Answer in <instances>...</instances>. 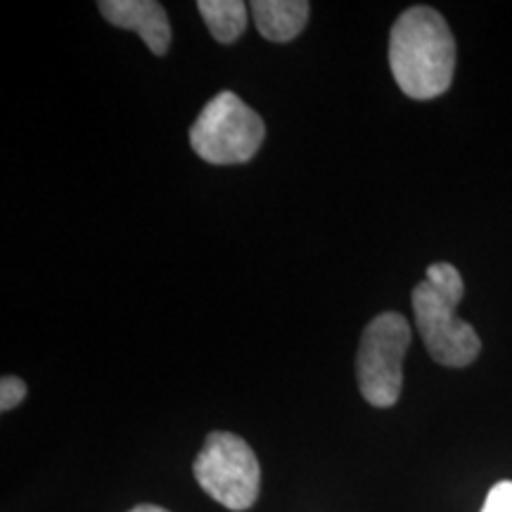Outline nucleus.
<instances>
[{
  "label": "nucleus",
  "mask_w": 512,
  "mask_h": 512,
  "mask_svg": "<svg viewBox=\"0 0 512 512\" xmlns=\"http://www.w3.org/2000/svg\"><path fill=\"white\" fill-rule=\"evenodd\" d=\"M389 67L408 98L446 93L456 72V41L446 19L427 5L403 12L389 34Z\"/></svg>",
  "instance_id": "obj_1"
},
{
  "label": "nucleus",
  "mask_w": 512,
  "mask_h": 512,
  "mask_svg": "<svg viewBox=\"0 0 512 512\" xmlns=\"http://www.w3.org/2000/svg\"><path fill=\"white\" fill-rule=\"evenodd\" d=\"M465 297L463 275L453 264H432L413 290L415 325L434 361L446 368H465L482 351V339L470 323L458 318Z\"/></svg>",
  "instance_id": "obj_2"
},
{
  "label": "nucleus",
  "mask_w": 512,
  "mask_h": 512,
  "mask_svg": "<svg viewBox=\"0 0 512 512\" xmlns=\"http://www.w3.org/2000/svg\"><path fill=\"white\" fill-rule=\"evenodd\" d=\"M266 138L264 119L233 91L214 95L190 128V145L207 164H245Z\"/></svg>",
  "instance_id": "obj_3"
},
{
  "label": "nucleus",
  "mask_w": 512,
  "mask_h": 512,
  "mask_svg": "<svg viewBox=\"0 0 512 512\" xmlns=\"http://www.w3.org/2000/svg\"><path fill=\"white\" fill-rule=\"evenodd\" d=\"M411 325L396 311H384L366 325L356 358L358 387L375 408H392L403 389V358L411 347Z\"/></svg>",
  "instance_id": "obj_4"
},
{
  "label": "nucleus",
  "mask_w": 512,
  "mask_h": 512,
  "mask_svg": "<svg viewBox=\"0 0 512 512\" xmlns=\"http://www.w3.org/2000/svg\"><path fill=\"white\" fill-rule=\"evenodd\" d=\"M195 479L228 510H249L259 498L261 470L252 446L233 432H211L195 458Z\"/></svg>",
  "instance_id": "obj_5"
},
{
  "label": "nucleus",
  "mask_w": 512,
  "mask_h": 512,
  "mask_svg": "<svg viewBox=\"0 0 512 512\" xmlns=\"http://www.w3.org/2000/svg\"><path fill=\"white\" fill-rule=\"evenodd\" d=\"M98 10L117 29L136 31L155 55L169 53L171 24L166 10L155 0H102Z\"/></svg>",
  "instance_id": "obj_6"
},
{
  "label": "nucleus",
  "mask_w": 512,
  "mask_h": 512,
  "mask_svg": "<svg viewBox=\"0 0 512 512\" xmlns=\"http://www.w3.org/2000/svg\"><path fill=\"white\" fill-rule=\"evenodd\" d=\"M249 10L261 36L273 43H287L304 31L311 5L306 0H254Z\"/></svg>",
  "instance_id": "obj_7"
},
{
  "label": "nucleus",
  "mask_w": 512,
  "mask_h": 512,
  "mask_svg": "<svg viewBox=\"0 0 512 512\" xmlns=\"http://www.w3.org/2000/svg\"><path fill=\"white\" fill-rule=\"evenodd\" d=\"M197 10L214 36V41L230 46L245 34L247 29V5L242 0H200Z\"/></svg>",
  "instance_id": "obj_8"
},
{
  "label": "nucleus",
  "mask_w": 512,
  "mask_h": 512,
  "mask_svg": "<svg viewBox=\"0 0 512 512\" xmlns=\"http://www.w3.org/2000/svg\"><path fill=\"white\" fill-rule=\"evenodd\" d=\"M27 394V382L15 375H3V380H0V411L8 413L12 408H17L19 403L27 399Z\"/></svg>",
  "instance_id": "obj_9"
},
{
  "label": "nucleus",
  "mask_w": 512,
  "mask_h": 512,
  "mask_svg": "<svg viewBox=\"0 0 512 512\" xmlns=\"http://www.w3.org/2000/svg\"><path fill=\"white\" fill-rule=\"evenodd\" d=\"M482 512H512V482H498L486 496Z\"/></svg>",
  "instance_id": "obj_10"
},
{
  "label": "nucleus",
  "mask_w": 512,
  "mask_h": 512,
  "mask_svg": "<svg viewBox=\"0 0 512 512\" xmlns=\"http://www.w3.org/2000/svg\"><path fill=\"white\" fill-rule=\"evenodd\" d=\"M131 512H169L166 508H159V505H152V503H140L133 508Z\"/></svg>",
  "instance_id": "obj_11"
}]
</instances>
